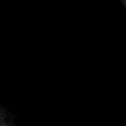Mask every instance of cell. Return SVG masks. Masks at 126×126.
<instances>
[]
</instances>
